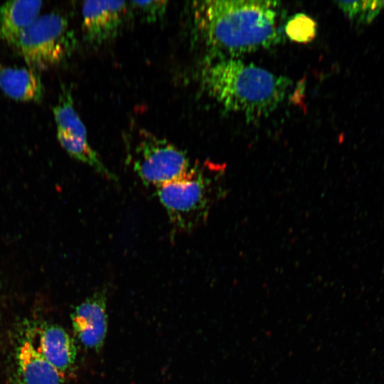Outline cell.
<instances>
[{"instance_id": "cell-6", "label": "cell", "mask_w": 384, "mask_h": 384, "mask_svg": "<svg viewBox=\"0 0 384 384\" xmlns=\"http://www.w3.org/2000/svg\"><path fill=\"white\" fill-rule=\"evenodd\" d=\"M124 1H87L82 7V29L85 39L101 45L118 33L129 8Z\"/></svg>"}, {"instance_id": "cell-4", "label": "cell", "mask_w": 384, "mask_h": 384, "mask_svg": "<svg viewBox=\"0 0 384 384\" xmlns=\"http://www.w3.org/2000/svg\"><path fill=\"white\" fill-rule=\"evenodd\" d=\"M14 46L30 68L36 70L70 57L76 39L67 19L51 13L38 16L19 35Z\"/></svg>"}, {"instance_id": "cell-12", "label": "cell", "mask_w": 384, "mask_h": 384, "mask_svg": "<svg viewBox=\"0 0 384 384\" xmlns=\"http://www.w3.org/2000/svg\"><path fill=\"white\" fill-rule=\"evenodd\" d=\"M284 32L288 38L297 43H308L312 41L316 33L315 21L304 14H297L292 16L284 26Z\"/></svg>"}, {"instance_id": "cell-9", "label": "cell", "mask_w": 384, "mask_h": 384, "mask_svg": "<svg viewBox=\"0 0 384 384\" xmlns=\"http://www.w3.org/2000/svg\"><path fill=\"white\" fill-rule=\"evenodd\" d=\"M18 363L23 384H67L65 375L45 358L30 340L21 344Z\"/></svg>"}, {"instance_id": "cell-8", "label": "cell", "mask_w": 384, "mask_h": 384, "mask_svg": "<svg viewBox=\"0 0 384 384\" xmlns=\"http://www.w3.org/2000/svg\"><path fill=\"white\" fill-rule=\"evenodd\" d=\"M38 350L64 375L73 368L77 349L73 338L60 326L48 325L41 331Z\"/></svg>"}, {"instance_id": "cell-13", "label": "cell", "mask_w": 384, "mask_h": 384, "mask_svg": "<svg viewBox=\"0 0 384 384\" xmlns=\"http://www.w3.org/2000/svg\"><path fill=\"white\" fill-rule=\"evenodd\" d=\"M129 3L148 22H156L164 17L168 6V1L160 0L132 1Z\"/></svg>"}, {"instance_id": "cell-5", "label": "cell", "mask_w": 384, "mask_h": 384, "mask_svg": "<svg viewBox=\"0 0 384 384\" xmlns=\"http://www.w3.org/2000/svg\"><path fill=\"white\" fill-rule=\"evenodd\" d=\"M129 158L142 183L156 188L181 176L192 166L183 151L146 131L140 132Z\"/></svg>"}, {"instance_id": "cell-7", "label": "cell", "mask_w": 384, "mask_h": 384, "mask_svg": "<svg viewBox=\"0 0 384 384\" xmlns=\"http://www.w3.org/2000/svg\"><path fill=\"white\" fill-rule=\"evenodd\" d=\"M107 296L105 290L96 292L78 305L71 315L74 331L82 344L100 351L107 331Z\"/></svg>"}, {"instance_id": "cell-2", "label": "cell", "mask_w": 384, "mask_h": 384, "mask_svg": "<svg viewBox=\"0 0 384 384\" xmlns=\"http://www.w3.org/2000/svg\"><path fill=\"white\" fill-rule=\"evenodd\" d=\"M205 90L226 110L248 118L266 116L285 99L291 81L238 58L208 57L201 72Z\"/></svg>"}, {"instance_id": "cell-10", "label": "cell", "mask_w": 384, "mask_h": 384, "mask_svg": "<svg viewBox=\"0 0 384 384\" xmlns=\"http://www.w3.org/2000/svg\"><path fill=\"white\" fill-rule=\"evenodd\" d=\"M0 88L9 97L23 102H41L44 87L36 70L0 65Z\"/></svg>"}, {"instance_id": "cell-3", "label": "cell", "mask_w": 384, "mask_h": 384, "mask_svg": "<svg viewBox=\"0 0 384 384\" xmlns=\"http://www.w3.org/2000/svg\"><path fill=\"white\" fill-rule=\"evenodd\" d=\"M172 227L188 232L206 221L213 206L226 195L222 166L194 164L181 176L156 188Z\"/></svg>"}, {"instance_id": "cell-11", "label": "cell", "mask_w": 384, "mask_h": 384, "mask_svg": "<svg viewBox=\"0 0 384 384\" xmlns=\"http://www.w3.org/2000/svg\"><path fill=\"white\" fill-rule=\"evenodd\" d=\"M41 1H9L0 7V40L14 46L19 35L38 17Z\"/></svg>"}, {"instance_id": "cell-1", "label": "cell", "mask_w": 384, "mask_h": 384, "mask_svg": "<svg viewBox=\"0 0 384 384\" xmlns=\"http://www.w3.org/2000/svg\"><path fill=\"white\" fill-rule=\"evenodd\" d=\"M279 2L208 0L194 4V24L209 57L238 58L282 40Z\"/></svg>"}]
</instances>
